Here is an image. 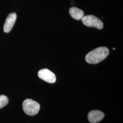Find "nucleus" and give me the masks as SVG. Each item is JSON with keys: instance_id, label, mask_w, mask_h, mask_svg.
I'll return each instance as SVG.
<instances>
[{"instance_id": "20e7f679", "label": "nucleus", "mask_w": 123, "mask_h": 123, "mask_svg": "<svg viewBox=\"0 0 123 123\" xmlns=\"http://www.w3.org/2000/svg\"><path fill=\"white\" fill-rule=\"evenodd\" d=\"M38 76L41 79L49 83L53 84L56 81L55 75L52 71L48 69L40 70L38 73Z\"/></svg>"}, {"instance_id": "6e6552de", "label": "nucleus", "mask_w": 123, "mask_h": 123, "mask_svg": "<svg viewBox=\"0 0 123 123\" xmlns=\"http://www.w3.org/2000/svg\"><path fill=\"white\" fill-rule=\"evenodd\" d=\"M9 102L8 98L4 95H0V109L6 105Z\"/></svg>"}, {"instance_id": "0eeeda50", "label": "nucleus", "mask_w": 123, "mask_h": 123, "mask_svg": "<svg viewBox=\"0 0 123 123\" xmlns=\"http://www.w3.org/2000/svg\"><path fill=\"white\" fill-rule=\"evenodd\" d=\"M69 14L74 19L79 20L84 17V12L81 9L77 7H72L69 9Z\"/></svg>"}, {"instance_id": "39448f33", "label": "nucleus", "mask_w": 123, "mask_h": 123, "mask_svg": "<svg viewBox=\"0 0 123 123\" xmlns=\"http://www.w3.org/2000/svg\"><path fill=\"white\" fill-rule=\"evenodd\" d=\"M17 17L16 13L13 12L9 14L6 19L3 26V30L5 32L8 33L12 30L16 22Z\"/></svg>"}, {"instance_id": "7ed1b4c3", "label": "nucleus", "mask_w": 123, "mask_h": 123, "mask_svg": "<svg viewBox=\"0 0 123 123\" xmlns=\"http://www.w3.org/2000/svg\"><path fill=\"white\" fill-rule=\"evenodd\" d=\"M84 25L87 26L96 27L98 29L103 28L104 24L99 19L93 15H88L84 17L82 19Z\"/></svg>"}, {"instance_id": "f03ea898", "label": "nucleus", "mask_w": 123, "mask_h": 123, "mask_svg": "<svg viewBox=\"0 0 123 123\" xmlns=\"http://www.w3.org/2000/svg\"><path fill=\"white\" fill-rule=\"evenodd\" d=\"M22 108L24 112L27 115L33 116L38 114L40 109L39 104L31 99H26L23 101Z\"/></svg>"}, {"instance_id": "423d86ee", "label": "nucleus", "mask_w": 123, "mask_h": 123, "mask_svg": "<svg viewBox=\"0 0 123 123\" xmlns=\"http://www.w3.org/2000/svg\"><path fill=\"white\" fill-rule=\"evenodd\" d=\"M105 117L103 112L98 110H92L88 114V118L91 123H97L100 121Z\"/></svg>"}, {"instance_id": "f257e3e1", "label": "nucleus", "mask_w": 123, "mask_h": 123, "mask_svg": "<svg viewBox=\"0 0 123 123\" xmlns=\"http://www.w3.org/2000/svg\"><path fill=\"white\" fill-rule=\"evenodd\" d=\"M109 54V50L105 47H101L94 49L88 53L85 60L90 64H96L105 59Z\"/></svg>"}]
</instances>
